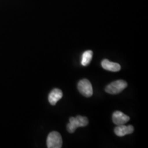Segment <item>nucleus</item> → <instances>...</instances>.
I'll return each mask as SVG.
<instances>
[{
    "mask_svg": "<svg viewBox=\"0 0 148 148\" xmlns=\"http://www.w3.org/2000/svg\"><path fill=\"white\" fill-rule=\"evenodd\" d=\"M88 120L86 116L77 115L75 117H71L69 123L66 125L67 131L70 133H73L78 127H85L88 125Z\"/></svg>",
    "mask_w": 148,
    "mask_h": 148,
    "instance_id": "obj_1",
    "label": "nucleus"
},
{
    "mask_svg": "<svg viewBox=\"0 0 148 148\" xmlns=\"http://www.w3.org/2000/svg\"><path fill=\"white\" fill-rule=\"evenodd\" d=\"M127 84L125 81L119 79V80L114 81L107 85L105 88V91L109 94L115 95V94L119 93L122 90H124L127 87Z\"/></svg>",
    "mask_w": 148,
    "mask_h": 148,
    "instance_id": "obj_2",
    "label": "nucleus"
},
{
    "mask_svg": "<svg viewBox=\"0 0 148 148\" xmlns=\"http://www.w3.org/2000/svg\"><path fill=\"white\" fill-rule=\"evenodd\" d=\"M62 146V136L58 132H51L47 138V147L48 148H60Z\"/></svg>",
    "mask_w": 148,
    "mask_h": 148,
    "instance_id": "obj_3",
    "label": "nucleus"
},
{
    "mask_svg": "<svg viewBox=\"0 0 148 148\" xmlns=\"http://www.w3.org/2000/svg\"><path fill=\"white\" fill-rule=\"evenodd\" d=\"M78 90L84 97H91L93 93L91 83L87 79H82L77 84Z\"/></svg>",
    "mask_w": 148,
    "mask_h": 148,
    "instance_id": "obj_4",
    "label": "nucleus"
},
{
    "mask_svg": "<svg viewBox=\"0 0 148 148\" xmlns=\"http://www.w3.org/2000/svg\"><path fill=\"white\" fill-rule=\"evenodd\" d=\"M112 120L116 125H123L130 121V117L121 111H115L112 114Z\"/></svg>",
    "mask_w": 148,
    "mask_h": 148,
    "instance_id": "obj_5",
    "label": "nucleus"
},
{
    "mask_svg": "<svg viewBox=\"0 0 148 148\" xmlns=\"http://www.w3.org/2000/svg\"><path fill=\"white\" fill-rule=\"evenodd\" d=\"M134 127L132 125H117L115 128H114V133L116 136H123L125 135L132 134L134 132Z\"/></svg>",
    "mask_w": 148,
    "mask_h": 148,
    "instance_id": "obj_6",
    "label": "nucleus"
},
{
    "mask_svg": "<svg viewBox=\"0 0 148 148\" xmlns=\"http://www.w3.org/2000/svg\"><path fill=\"white\" fill-rule=\"evenodd\" d=\"M101 66L107 71H110L112 72L119 71L121 69V66L119 64L116 63V62H110V60L104 59L101 62Z\"/></svg>",
    "mask_w": 148,
    "mask_h": 148,
    "instance_id": "obj_7",
    "label": "nucleus"
},
{
    "mask_svg": "<svg viewBox=\"0 0 148 148\" xmlns=\"http://www.w3.org/2000/svg\"><path fill=\"white\" fill-rule=\"evenodd\" d=\"M62 97V90L59 88H53L49 93L48 99H49V103H51L52 106L56 105L58 101L60 100L61 98Z\"/></svg>",
    "mask_w": 148,
    "mask_h": 148,
    "instance_id": "obj_8",
    "label": "nucleus"
},
{
    "mask_svg": "<svg viewBox=\"0 0 148 148\" xmlns=\"http://www.w3.org/2000/svg\"><path fill=\"white\" fill-rule=\"evenodd\" d=\"M92 51L90 50H87L83 53L82 56V60H81V64L83 66H86L90 63L92 60Z\"/></svg>",
    "mask_w": 148,
    "mask_h": 148,
    "instance_id": "obj_9",
    "label": "nucleus"
}]
</instances>
